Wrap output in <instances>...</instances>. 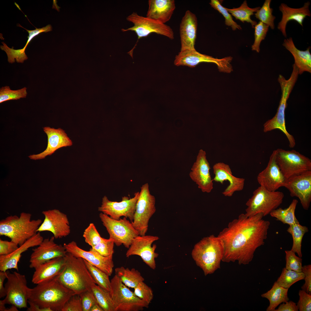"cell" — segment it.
Segmentation results:
<instances>
[{
    "label": "cell",
    "instance_id": "9f6ffc18",
    "mask_svg": "<svg viewBox=\"0 0 311 311\" xmlns=\"http://www.w3.org/2000/svg\"><path fill=\"white\" fill-rule=\"evenodd\" d=\"M7 271H0V298L5 297L6 292L3 283L5 279L7 278Z\"/></svg>",
    "mask_w": 311,
    "mask_h": 311
},
{
    "label": "cell",
    "instance_id": "4316f807",
    "mask_svg": "<svg viewBox=\"0 0 311 311\" xmlns=\"http://www.w3.org/2000/svg\"><path fill=\"white\" fill-rule=\"evenodd\" d=\"M64 256L53 259L35 268L32 279V282L37 285L56 277L64 266Z\"/></svg>",
    "mask_w": 311,
    "mask_h": 311
},
{
    "label": "cell",
    "instance_id": "db71d44e",
    "mask_svg": "<svg viewBox=\"0 0 311 311\" xmlns=\"http://www.w3.org/2000/svg\"><path fill=\"white\" fill-rule=\"evenodd\" d=\"M18 26H20V27H22L26 29L29 33V35L27 37L28 39L27 42L25 46L23 48L25 50L30 42L39 33L42 32H44L46 33L51 31L52 30V27L50 24H48L45 27H43L41 28L37 29L36 28V29L33 30H27L22 27L19 24L18 25Z\"/></svg>",
    "mask_w": 311,
    "mask_h": 311
},
{
    "label": "cell",
    "instance_id": "6da1fadb",
    "mask_svg": "<svg viewBox=\"0 0 311 311\" xmlns=\"http://www.w3.org/2000/svg\"><path fill=\"white\" fill-rule=\"evenodd\" d=\"M263 217L261 213L249 217L241 214L219 233L217 236L223 247L222 261L245 265L252 261L267 237L270 223Z\"/></svg>",
    "mask_w": 311,
    "mask_h": 311
},
{
    "label": "cell",
    "instance_id": "681fc988",
    "mask_svg": "<svg viewBox=\"0 0 311 311\" xmlns=\"http://www.w3.org/2000/svg\"><path fill=\"white\" fill-rule=\"evenodd\" d=\"M299 299L297 305L299 311L311 310V294L303 290L299 291Z\"/></svg>",
    "mask_w": 311,
    "mask_h": 311
},
{
    "label": "cell",
    "instance_id": "bcb514c9",
    "mask_svg": "<svg viewBox=\"0 0 311 311\" xmlns=\"http://www.w3.org/2000/svg\"><path fill=\"white\" fill-rule=\"evenodd\" d=\"M286 266L287 270L297 272H301L302 268V259L298 257L295 253L290 250H285Z\"/></svg>",
    "mask_w": 311,
    "mask_h": 311
},
{
    "label": "cell",
    "instance_id": "7c38bea8",
    "mask_svg": "<svg viewBox=\"0 0 311 311\" xmlns=\"http://www.w3.org/2000/svg\"><path fill=\"white\" fill-rule=\"evenodd\" d=\"M276 150L277 164L286 179L302 172L311 170L310 159L294 150Z\"/></svg>",
    "mask_w": 311,
    "mask_h": 311
},
{
    "label": "cell",
    "instance_id": "d6a6232c",
    "mask_svg": "<svg viewBox=\"0 0 311 311\" xmlns=\"http://www.w3.org/2000/svg\"><path fill=\"white\" fill-rule=\"evenodd\" d=\"M298 202L297 200L294 199L287 208H276L271 212L270 215L272 217L276 218V220L289 225L299 223L295 215V211Z\"/></svg>",
    "mask_w": 311,
    "mask_h": 311
},
{
    "label": "cell",
    "instance_id": "9a60e30c",
    "mask_svg": "<svg viewBox=\"0 0 311 311\" xmlns=\"http://www.w3.org/2000/svg\"><path fill=\"white\" fill-rule=\"evenodd\" d=\"M139 193V191L135 193L134 197L132 198L122 197L120 202L110 201L105 196L102 198V204L98 207V210L113 219L119 220L123 216L128 218L131 222L133 219Z\"/></svg>",
    "mask_w": 311,
    "mask_h": 311
},
{
    "label": "cell",
    "instance_id": "d4e9b609",
    "mask_svg": "<svg viewBox=\"0 0 311 311\" xmlns=\"http://www.w3.org/2000/svg\"><path fill=\"white\" fill-rule=\"evenodd\" d=\"M198 21L196 15L189 10L185 12L180 24L181 51L195 50Z\"/></svg>",
    "mask_w": 311,
    "mask_h": 311
},
{
    "label": "cell",
    "instance_id": "e0dca14e",
    "mask_svg": "<svg viewBox=\"0 0 311 311\" xmlns=\"http://www.w3.org/2000/svg\"><path fill=\"white\" fill-rule=\"evenodd\" d=\"M283 187L288 190L291 197L298 198L304 210L308 209L311 202V170L286 179Z\"/></svg>",
    "mask_w": 311,
    "mask_h": 311
},
{
    "label": "cell",
    "instance_id": "680465c9",
    "mask_svg": "<svg viewBox=\"0 0 311 311\" xmlns=\"http://www.w3.org/2000/svg\"><path fill=\"white\" fill-rule=\"evenodd\" d=\"M90 311H104L102 308L97 303L94 305L91 308Z\"/></svg>",
    "mask_w": 311,
    "mask_h": 311
},
{
    "label": "cell",
    "instance_id": "ffe728a7",
    "mask_svg": "<svg viewBox=\"0 0 311 311\" xmlns=\"http://www.w3.org/2000/svg\"><path fill=\"white\" fill-rule=\"evenodd\" d=\"M53 236L43 239L37 247L33 249L29 261V267L35 268L53 259L64 257L66 251L63 245L54 242Z\"/></svg>",
    "mask_w": 311,
    "mask_h": 311
},
{
    "label": "cell",
    "instance_id": "5bb4252c",
    "mask_svg": "<svg viewBox=\"0 0 311 311\" xmlns=\"http://www.w3.org/2000/svg\"><path fill=\"white\" fill-rule=\"evenodd\" d=\"M232 59L231 56L219 59L202 54L196 50H185L180 51L176 56L174 64L177 66H184L194 67L202 62L213 63L217 65L219 71L229 73L232 69L230 64Z\"/></svg>",
    "mask_w": 311,
    "mask_h": 311
},
{
    "label": "cell",
    "instance_id": "ee69618b",
    "mask_svg": "<svg viewBox=\"0 0 311 311\" xmlns=\"http://www.w3.org/2000/svg\"><path fill=\"white\" fill-rule=\"evenodd\" d=\"M269 27L268 26L261 21H259L255 26V40L254 43L251 46L252 50L259 52L260 43L265 39Z\"/></svg>",
    "mask_w": 311,
    "mask_h": 311
},
{
    "label": "cell",
    "instance_id": "277c9868",
    "mask_svg": "<svg viewBox=\"0 0 311 311\" xmlns=\"http://www.w3.org/2000/svg\"><path fill=\"white\" fill-rule=\"evenodd\" d=\"M223 253L221 241L217 236L211 235L203 238L196 243L191 255L196 264L206 276L220 268Z\"/></svg>",
    "mask_w": 311,
    "mask_h": 311
},
{
    "label": "cell",
    "instance_id": "f1b7e54d",
    "mask_svg": "<svg viewBox=\"0 0 311 311\" xmlns=\"http://www.w3.org/2000/svg\"><path fill=\"white\" fill-rule=\"evenodd\" d=\"M310 4L309 1L304 3L302 7L294 8L288 7L285 3H282L279 7L282 12V16L281 21L278 23L277 28L285 37H287L286 27L288 22L291 20H294L303 26V22L306 16H310L311 14L309 10Z\"/></svg>",
    "mask_w": 311,
    "mask_h": 311
},
{
    "label": "cell",
    "instance_id": "836d02e7",
    "mask_svg": "<svg viewBox=\"0 0 311 311\" xmlns=\"http://www.w3.org/2000/svg\"><path fill=\"white\" fill-rule=\"evenodd\" d=\"M287 231L291 235L293 238V244L291 250L301 257L302 241L304 235L308 231V227L300 225L299 223H296L289 225Z\"/></svg>",
    "mask_w": 311,
    "mask_h": 311
},
{
    "label": "cell",
    "instance_id": "ba28073f",
    "mask_svg": "<svg viewBox=\"0 0 311 311\" xmlns=\"http://www.w3.org/2000/svg\"><path fill=\"white\" fill-rule=\"evenodd\" d=\"M109 292L114 311H140L149 305L137 297L116 275L111 280Z\"/></svg>",
    "mask_w": 311,
    "mask_h": 311
},
{
    "label": "cell",
    "instance_id": "816d5d0a",
    "mask_svg": "<svg viewBox=\"0 0 311 311\" xmlns=\"http://www.w3.org/2000/svg\"><path fill=\"white\" fill-rule=\"evenodd\" d=\"M18 245L11 241L0 239V255H9L15 251L19 247Z\"/></svg>",
    "mask_w": 311,
    "mask_h": 311
},
{
    "label": "cell",
    "instance_id": "d590c367",
    "mask_svg": "<svg viewBox=\"0 0 311 311\" xmlns=\"http://www.w3.org/2000/svg\"><path fill=\"white\" fill-rule=\"evenodd\" d=\"M91 289L97 303L104 311H114L113 303L109 292L96 284L92 287Z\"/></svg>",
    "mask_w": 311,
    "mask_h": 311
},
{
    "label": "cell",
    "instance_id": "8d00e7d4",
    "mask_svg": "<svg viewBox=\"0 0 311 311\" xmlns=\"http://www.w3.org/2000/svg\"><path fill=\"white\" fill-rule=\"evenodd\" d=\"M84 260L95 284L104 289L110 292L111 282L109 278V276L86 260L84 259Z\"/></svg>",
    "mask_w": 311,
    "mask_h": 311
},
{
    "label": "cell",
    "instance_id": "f6af8a7d",
    "mask_svg": "<svg viewBox=\"0 0 311 311\" xmlns=\"http://www.w3.org/2000/svg\"><path fill=\"white\" fill-rule=\"evenodd\" d=\"M114 244V241L111 239L104 238L101 241L91 247L90 249L96 251L103 256L113 257Z\"/></svg>",
    "mask_w": 311,
    "mask_h": 311
},
{
    "label": "cell",
    "instance_id": "6f0895ef",
    "mask_svg": "<svg viewBox=\"0 0 311 311\" xmlns=\"http://www.w3.org/2000/svg\"><path fill=\"white\" fill-rule=\"evenodd\" d=\"M28 303L29 307L27 308V311H52L49 308H42L37 305L35 303L28 300Z\"/></svg>",
    "mask_w": 311,
    "mask_h": 311
},
{
    "label": "cell",
    "instance_id": "c3c4849f",
    "mask_svg": "<svg viewBox=\"0 0 311 311\" xmlns=\"http://www.w3.org/2000/svg\"><path fill=\"white\" fill-rule=\"evenodd\" d=\"M79 295L81 299L83 311H90L92 307L98 303L92 289L84 292Z\"/></svg>",
    "mask_w": 311,
    "mask_h": 311
},
{
    "label": "cell",
    "instance_id": "1f68e13d",
    "mask_svg": "<svg viewBox=\"0 0 311 311\" xmlns=\"http://www.w3.org/2000/svg\"><path fill=\"white\" fill-rule=\"evenodd\" d=\"M115 273L128 287L134 289L139 283L144 280L140 272L134 268L130 269L123 266L117 267L115 269Z\"/></svg>",
    "mask_w": 311,
    "mask_h": 311
},
{
    "label": "cell",
    "instance_id": "d6986e66",
    "mask_svg": "<svg viewBox=\"0 0 311 311\" xmlns=\"http://www.w3.org/2000/svg\"><path fill=\"white\" fill-rule=\"evenodd\" d=\"M63 245L67 252L86 260L109 276L112 274L114 267L113 257L103 256L90 249L89 251L84 250L79 247L74 241L64 243Z\"/></svg>",
    "mask_w": 311,
    "mask_h": 311
},
{
    "label": "cell",
    "instance_id": "cb8c5ba5",
    "mask_svg": "<svg viewBox=\"0 0 311 311\" xmlns=\"http://www.w3.org/2000/svg\"><path fill=\"white\" fill-rule=\"evenodd\" d=\"M213 169L215 176L213 181L222 184L225 181L229 182V185L222 192L224 196L231 197L235 192L242 191L243 189L245 179L234 176L227 164L222 162L216 163L213 166Z\"/></svg>",
    "mask_w": 311,
    "mask_h": 311
},
{
    "label": "cell",
    "instance_id": "b9f144b4",
    "mask_svg": "<svg viewBox=\"0 0 311 311\" xmlns=\"http://www.w3.org/2000/svg\"><path fill=\"white\" fill-rule=\"evenodd\" d=\"M209 3L212 7L223 16L225 18V23L226 25L231 27L232 29L234 31L237 29L240 30L242 29L241 26L233 20L231 15L225 7L223 6L219 1L211 0Z\"/></svg>",
    "mask_w": 311,
    "mask_h": 311
},
{
    "label": "cell",
    "instance_id": "83f0119b",
    "mask_svg": "<svg viewBox=\"0 0 311 311\" xmlns=\"http://www.w3.org/2000/svg\"><path fill=\"white\" fill-rule=\"evenodd\" d=\"M146 17L165 24L169 21L175 9L174 0H149Z\"/></svg>",
    "mask_w": 311,
    "mask_h": 311
},
{
    "label": "cell",
    "instance_id": "9c48e42d",
    "mask_svg": "<svg viewBox=\"0 0 311 311\" xmlns=\"http://www.w3.org/2000/svg\"><path fill=\"white\" fill-rule=\"evenodd\" d=\"M99 217L109 235V238L117 246L123 244L128 249L133 239L139 235L131 222L125 217L115 220L102 213H100Z\"/></svg>",
    "mask_w": 311,
    "mask_h": 311
},
{
    "label": "cell",
    "instance_id": "484cf974",
    "mask_svg": "<svg viewBox=\"0 0 311 311\" xmlns=\"http://www.w3.org/2000/svg\"><path fill=\"white\" fill-rule=\"evenodd\" d=\"M12 253L7 255H0V270L6 272L14 269L18 270V263L22 254L29 248L37 246L43 240L40 232H38Z\"/></svg>",
    "mask_w": 311,
    "mask_h": 311
},
{
    "label": "cell",
    "instance_id": "ab89813d",
    "mask_svg": "<svg viewBox=\"0 0 311 311\" xmlns=\"http://www.w3.org/2000/svg\"><path fill=\"white\" fill-rule=\"evenodd\" d=\"M27 88L24 87L17 90H12L9 86H5L0 89V103L10 100H17L26 97Z\"/></svg>",
    "mask_w": 311,
    "mask_h": 311
},
{
    "label": "cell",
    "instance_id": "4dcf8cb0",
    "mask_svg": "<svg viewBox=\"0 0 311 311\" xmlns=\"http://www.w3.org/2000/svg\"><path fill=\"white\" fill-rule=\"evenodd\" d=\"M289 289L285 288L275 281L272 288L267 292L262 294L261 296L267 299L270 304L266 311H274L276 308L281 303L289 300L288 296Z\"/></svg>",
    "mask_w": 311,
    "mask_h": 311
},
{
    "label": "cell",
    "instance_id": "11a10c76",
    "mask_svg": "<svg viewBox=\"0 0 311 311\" xmlns=\"http://www.w3.org/2000/svg\"><path fill=\"white\" fill-rule=\"evenodd\" d=\"M298 309L296 304L292 301L282 303L274 311H298Z\"/></svg>",
    "mask_w": 311,
    "mask_h": 311
},
{
    "label": "cell",
    "instance_id": "52a82bcc",
    "mask_svg": "<svg viewBox=\"0 0 311 311\" xmlns=\"http://www.w3.org/2000/svg\"><path fill=\"white\" fill-rule=\"evenodd\" d=\"M284 197L282 192L270 191L260 186L246 202L245 214L248 217L260 213L264 217L267 216L280 205Z\"/></svg>",
    "mask_w": 311,
    "mask_h": 311
},
{
    "label": "cell",
    "instance_id": "30bf717a",
    "mask_svg": "<svg viewBox=\"0 0 311 311\" xmlns=\"http://www.w3.org/2000/svg\"><path fill=\"white\" fill-rule=\"evenodd\" d=\"M156 199L150 193L148 183L143 185L137 200L133 219L131 223L139 235H146L149 219L156 212Z\"/></svg>",
    "mask_w": 311,
    "mask_h": 311
},
{
    "label": "cell",
    "instance_id": "f5cc1de1",
    "mask_svg": "<svg viewBox=\"0 0 311 311\" xmlns=\"http://www.w3.org/2000/svg\"><path fill=\"white\" fill-rule=\"evenodd\" d=\"M302 272L304 275L305 282L301 287V289L311 294V265L309 264L302 266Z\"/></svg>",
    "mask_w": 311,
    "mask_h": 311
},
{
    "label": "cell",
    "instance_id": "91938a15",
    "mask_svg": "<svg viewBox=\"0 0 311 311\" xmlns=\"http://www.w3.org/2000/svg\"><path fill=\"white\" fill-rule=\"evenodd\" d=\"M53 1V4L52 8L56 9L58 12H59L60 9V7L59 6H58V5H57V1L56 0H54Z\"/></svg>",
    "mask_w": 311,
    "mask_h": 311
},
{
    "label": "cell",
    "instance_id": "60d3db41",
    "mask_svg": "<svg viewBox=\"0 0 311 311\" xmlns=\"http://www.w3.org/2000/svg\"><path fill=\"white\" fill-rule=\"evenodd\" d=\"M3 45H0V48L4 51L6 53L8 57V61L11 63L15 62L23 63L24 60L28 59V58L25 53V50L23 48L18 50H14L13 47L10 48L8 47L6 44L2 42Z\"/></svg>",
    "mask_w": 311,
    "mask_h": 311
},
{
    "label": "cell",
    "instance_id": "4fadbf2b",
    "mask_svg": "<svg viewBox=\"0 0 311 311\" xmlns=\"http://www.w3.org/2000/svg\"><path fill=\"white\" fill-rule=\"evenodd\" d=\"M126 20L132 22L134 25L126 29H122L121 30L122 32L130 31L134 32L138 37L136 45L139 39L153 33L165 36L171 39L174 38L173 31L170 26L147 17L139 15L136 12H133L126 18Z\"/></svg>",
    "mask_w": 311,
    "mask_h": 311
},
{
    "label": "cell",
    "instance_id": "f546056e",
    "mask_svg": "<svg viewBox=\"0 0 311 311\" xmlns=\"http://www.w3.org/2000/svg\"><path fill=\"white\" fill-rule=\"evenodd\" d=\"M282 45L292 54L294 64L297 68L299 74L304 71L311 73V54L308 47L305 51L300 50L295 46L291 37L285 39Z\"/></svg>",
    "mask_w": 311,
    "mask_h": 311
},
{
    "label": "cell",
    "instance_id": "7bdbcfd3",
    "mask_svg": "<svg viewBox=\"0 0 311 311\" xmlns=\"http://www.w3.org/2000/svg\"><path fill=\"white\" fill-rule=\"evenodd\" d=\"M83 236L86 243L94 247L101 241L104 238L102 237L94 223H90L84 230Z\"/></svg>",
    "mask_w": 311,
    "mask_h": 311
},
{
    "label": "cell",
    "instance_id": "ac0fdd59",
    "mask_svg": "<svg viewBox=\"0 0 311 311\" xmlns=\"http://www.w3.org/2000/svg\"><path fill=\"white\" fill-rule=\"evenodd\" d=\"M44 219L37 230V232H51L55 239L61 238L68 236L71 229L67 215L56 209L43 211Z\"/></svg>",
    "mask_w": 311,
    "mask_h": 311
},
{
    "label": "cell",
    "instance_id": "44dd1931",
    "mask_svg": "<svg viewBox=\"0 0 311 311\" xmlns=\"http://www.w3.org/2000/svg\"><path fill=\"white\" fill-rule=\"evenodd\" d=\"M210 169L206 152L201 149L191 168L189 175L198 187L204 193H209L213 188V181L210 172Z\"/></svg>",
    "mask_w": 311,
    "mask_h": 311
},
{
    "label": "cell",
    "instance_id": "3957f363",
    "mask_svg": "<svg viewBox=\"0 0 311 311\" xmlns=\"http://www.w3.org/2000/svg\"><path fill=\"white\" fill-rule=\"evenodd\" d=\"M75 294L56 277L31 289L29 300L42 308H49L52 311H62L66 302Z\"/></svg>",
    "mask_w": 311,
    "mask_h": 311
},
{
    "label": "cell",
    "instance_id": "f35d334b",
    "mask_svg": "<svg viewBox=\"0 0 311 311\" xmlns=\"http://www.w3.org/2000/svg\"><path fill=\"white\" fill-rule=\"evenodd\" d=\"M271 0H266L261 8L255 14L256 18L268 25L272 29L274 28V21L276 17L272 14L273 9L270 7Z\"/></svg>",
    "mask_w": 311,
    "mask_h": 311
},
{
    "label": "cell",
    "instance_id": "8992f818",
    "mask_svg": "<svg viewBox=\"0 0 311 311\" xmlns=\"http://www.w3.org/2000/svg\"><path fill=\"white\" fill-rule=\"evenodd\" d=\"M293 70L289 78L286 80L280 75L278 80L280 86L282 95L277 112L272 119L268 120L263 125L265 132L275 129H279L282 132L287 138L291 148L294 147L296 143L293 135L287 130L285 126V110L287 106V101L297 79L299 74L298 69L295 65H293Z\"/></svg>",
    "mask_w": 311,
    "mask_h": 311
},
{
    "label": "cell",
    "instance_id": "603a6c76",
    "mask_svg": "<svg viewBox=\"0 0 311 311\" xmlns=\"http://www.w3.org/2000/svg\"><path fill=\"white\" fill-rule=\"evenodd\" d=\"M43 129L48 137L47 147L39 153L29 156L30 159L34 160L43 159L47 156L51 155L59 149L72 145V141L62 129L60 128L55 129L48 126L43 127Z\"/></svg>",
    "mask_w": 311,
    "mask_h": 311
},
{
    "label": "cell",
    "instance_id": "5b68a950",
    "mask_svg": "<svg viewBox=\"0 0 311 311\" xmlns=\"http://www.w3.org/2000/svg\"><path fill=\"white\" fill-rule=\"evenodd\" d=\"M29 213H21L19 216H8L0 221V235L9 238L20 246L37 233L42 223L40 219L31 220Z\"/></svg>",
    "mask_w": 311,
    "mask_h": 311
},
{
    "label": "cell",
    "instance_id": "8fae6325",
    "mask_svg": "<svg viewBox=\"0 0 311 311\" xmlns=\"http://www.w3.org/2000/svg\"><path fill=\"white\" fill-rule=\"evenodd\" d=\"M7 271V281L5 285L6 292L3 300L5 304H12L18 308H27L31 289L27 285L25 276L16 272Z\"/></svg>",
    "mask_w": 311,
    "mask_h": 311
},
{
    "label": "cell",
    "instance_id": "74e56055",
    "mask_svg": "<svg viewBox=\"0 0 311 311\" xmlns=\"http://www.w3.org/2000/svg\"><path fill=\"white\" fill-rule=\"evenodd\" d=\"M304 274L302 272H297L288 270L284 268L276 282L282 287L289 289L295 282L304 280Z\"/></svg>",
    "mask_w": 311,
    "mask_h": 311
},
{
    "label": "cell",
    "instance_id": "f907efd6",
    "mask_svg": "<svg viewBox=\"0 0 311 311\" xmlns=\"http://www.w3.org/2000/svg\"><path fill=\"white\" fill-rule=\"evenodd\" d=\"M62 311H83L80 295L75 294L71 296L65 303Z\"/></svg>",
    "mask_w": 311,
    "mask_h": 311
},
{
    "label": "cell",
    "instance_id": "2e32d148",
    "mask_svg": "<svg viewBox=\"0 0 311 311\" xmlns=\"http://www.w3.org/2000/svg\"><path fill=\"white\" fill-rule=\"evenodd\" d=\"M159 238L157 236L146 235L137 236L133 239L127 251L126 257L138 255L151 268L155 270L156 267L155 259L159 254L155 252L156 245L153 244L152 246V244Z\"/></svg>",
    "mask_w": 311,
    "mask_h": 311
},
{
    "label": "cell",
    "instance_id": "7a4b0ae2",
    "mask_svg": "<svg viewBox=\"0 0 311 311\" xmlns=\"http://www.w3.org/2000/svg\"><path fill=\"white\" fill-rule=\"evenodd\" d=\"M64 257V266L56 277L57 280L75 294L79 295L91 290L92 287L96 284L84 259L68 252Z\"/></svg>",
    "mask_w": 311,
    "mask_h": 311
},
{
    "label": "cell",
    "instance_id": "e575fe53",
    "mask_svg": "<svg viewBox=\"0 0 311 311\" xmlns=\"http://www.w3.org/2000/svg\"><path fill=\"white\" fill-rule=\"evenodd\" d=\"M228 12L231 14L237 20H238L242 22H246L250 23L253 28L257 24L256 21L253 20L251 18V16L254 14L260 7H259L254 8H251L248 6L246 1H244L240 6L236 8L229 9L225 8Z\"/></svg>",
    "mask_w": 311,
    "mask_h": 311
},
{
    "label": "cell",
    "instance_id": "7dc6e473",
    "mask_svg": "<svg viewBox=\"0 0 311 311\" xmlns=\"http://www.w3.org/2000/svg\"><path fill=\"white\" fill-rule=\"evenodd\" d=\"M134 292L139 298L148 305L152 301L153 294L152 289L143 282L139 283L134 288Z\"/></svg>",
    "mask_w": 311,
    "mask_h": 311
},
{
    "label": "cell",
    "instance_id": "7402d4cb",
    "mask_svg": "<svg viewBox=\"0 0 311 311\" xmlns=\"http://www.w3.org/2000/svg\"><path fill=\"white\" fill-rule=\"evenodd\" d=\"M276 150L271 155L266 167L258 175V183L268 190L276 191L283 187L286 179L281 172L276 160Z\"/></svg>",
    "mask_w": 311,
    "mask_h": 311
}]
</instances>
